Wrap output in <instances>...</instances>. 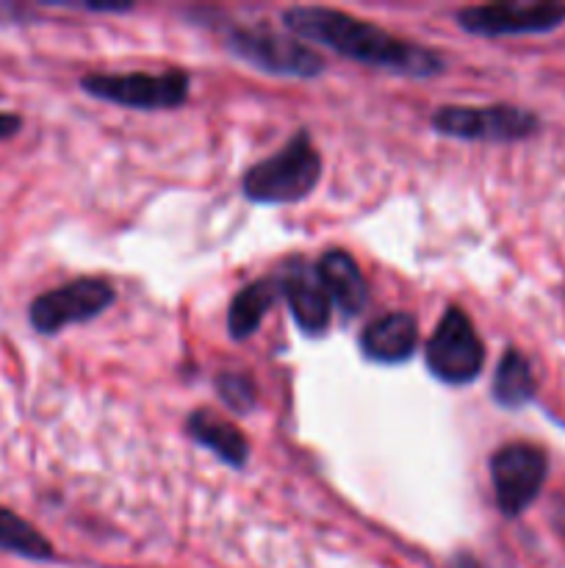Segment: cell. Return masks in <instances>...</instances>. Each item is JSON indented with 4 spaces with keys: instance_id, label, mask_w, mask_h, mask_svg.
<instances>
[{
    "instance_id": "obj_16",
    "label": "cell",
    "mask_w": 565,
    "mask_h": 568,
    "mask_svg": "<svg viewBox=\"0 0 565 568\" xmlns=\"http://www.w3.org/2000/svg\"><path fill=\"white\" fill-rule=\"evenodd\" d=\"M0 549L31 560L53 558V547H50L48 538L31 521H25L3 505H0Z\"/></svg>"
},
{
    "instance_id": "obj_12",
    "label": "cell",
    "mask_w": 565,
    "mask_h": 568,
    "mask_svg": "<svg viewBox=\"0 0 565 568\" xmlns=\"http://www.w3.org/2000/svg\"><path fill=\"white\" fill-rule=\"evenodd\" d=\"M321 286H325L330 303L341 308L343 316H358L369 303V286L360 272L358 261L343 250H327L316 264Z\"/></svg>"
},
{
    "instance_id": "obj_19",
    "label": "cell",
    "mask_w": 565,
    "mask_h": 568,
    "mask_svg": "<svg viewBox=\"0 0 565 568\" xmlns=\"http://www.w3.org/2000/svg\"><path fill=\"white\" fill-rule=\"evenodd\" d=\"M554 521H557L559 530L565 532V503H559V505H557V514H554Z\"/></svg>"
},
{
    "instance_id": "obj_8",
    "label": "cell",
    "mask_w": 565,
    "mask_h": 568,
    "mask_svg": "<svg viewBox=\"0 0 565 568\" xmlns=\"http://www.w3.org/2000/svg\"><path fill=\"white\" fill-rule=\"evenodd\" d=\"M541 120L515 105H443L432 114V128L443 136L515 142L537 131Z\"/></svg>"
},
{
    "instance_id": "obj_10",
    "label": "cell",
    "mask_w": 565,
    "mask_h": 568,
    "mask_svg": "<svg viewBox=\"0 0 565 568\" xmlns=\"http://www.w3.org/2000/svg\"><path fill=\"white\" fill-rule=\"evenodd\" d=\"M277 277H280L282 297H286L299 331L308 333V336H321L330 325L332 303L321 286L319 275H316V266L291 261V264L282 266Z\"/></svg>"
},
{
    "instance_id": "obj_2",
    "label": "cell",
    "mask_w": 565,
    "mask_h": 568,
    "mask_svg": "<svg viewBox=\"0 0 565 568\" xmlns=\"http://www.w3.org/2000/svg\"><path fill=\"white\" fill-rule=\"evenodd\" d=\"M321 178V155L316 150L308 131H297V136L277 150L271 159L260 161L244 175L242 192L253 203H299L316 189Z\"/></svg>"
},
{
    "instance_id": "obj_4",
    "label": "cell",
    "mask_w": 565,
    "mask_h": 568,
    "mask_svg": "<svg viewBox=\"0 0 565 568\" xmlns=\"http://www.w3.org/2000/svg\"><path fill=\"white\" fill-rule=\"evenodd\" d=\"M227 50L255 70L288 78H316L325 72V59L305 42L269 28H233L225 37Z\"/></svg>"
},
{
    "instance_id": "obj_17",
    "label": "cell",
    "mask_w": 565,
    "mask_h": 568,
    "mask_svg": "<svg viewBox=\"0 0 565 568\" xmlns=\"http://www.w3.org/2000/svg\"><path fill=\"white\" fill-rule=\"evenodd\" d=\"M216 392H219L222 403L230 410H236V414H249L258 405L255 383L247 375H238V372H222L216 377Z\"/></svg>"
},
{
    "instance_id": "obj_3",
    "label": "cell",
    "mask_w": 565,
    "mask_h": 568,
    "mask_svg": "<svg viewBox=\"0 0 565 568\" xmlns=\"http://www.w3.org/2000/svg\"><path fill=\"white\" fill-rule=\"evenodd\" d=\"M192 78L183 70H164L158 75L153 72H92L81 78V89L92 98L105 103L125 105V109H177L188 100Z\"/></svg>"
},
{
    "instance_id": "obj_18",
    "label": "cell",
    "mask_w": 565,
    "mask_h": 568,
    "mask_svg": "<svg viewBox=\"0 0 565 568\" xmlns=\"http://www.w3.org/2000/svg\"><path fill=\"white\" fill-rule=\"evenodd\" d=\"M22 128V120L9 111H0V139H11Z\"/></svg>"
},
{
    "instance_id": "obj_5",
    "label": "cell",
    "mask_w": 565,
    "mask_h": 568,
    "mask_svg": "<svg viewBox=\"0 0 565 568\" xmlns=\"http://www.w3.org/2000/svg\"><path fill=\"white\" fill-rule=\"evenodd\" d=\"M427 369L449 386H465L476 381L485 364V347L463 308H449L438 322L424 347Z\"/></svg>"
},
{
    "instance_id": "obj_11",
    "label": "cell",
    "mask_w": 565,
    "mask_h": 568,
    "mask_svg": "<svg viewBox=\"0 0 565 568\" xmlns=\"http://www.w3.org/2000/svg\"><path fill=\"white\" fill-rule=\"evenodd\" d=\"M419 344V322L408 311L386 314L360 333V349L374 364H404Z\"/></svg>"
},
{
    "instance_id": "obj_9",
    "label": "cell",
    "mask_w": 565,
    "mask_h": 568,
    "mask_svg": "<svg viewBox=\"0 0 565 568\" xmlns=\"http://www.w3.org/2000/svg\"><path fill=\"white\" fill-rule=\"evenodd\" d=\"M565 20V3H487L458 14L463 31L474 37H518L543 33Z\"/></svg>"
},
{
    "instance_id": "obj_7",
    "label": "cell",
    "mask_w": 565,
    "mask_h": 568,
    "mask_svg": "<svg viewBox=\"0 0 565 568\" xmlns=\"http://www.w3.org/2000/svg\"><path fill=\"white\" fill-rule=\"evenodd\" d=\"M548 475V458L535 444H507L491 458L496 505L507 519L524 514L541 494Z\"/></svg>"
},
{
    "instance_id": "obj_1",
    "label": "cell",
    "mask_w": 565,
    "mask_h": 568,
    "mask_svg": "<svg viewBox=\"0 0 565 568\" xmlns=\"http://www.w3.org/2000/svg\"><path fill=\"white\" fill-rule=\"evenodd\" d=\"M282 26L305 42L325 44L343 59L397 72L408 78H432L443 70V59L424 44L393 37L386 28L325 6H294L282 11Z\"/></svg>"
},
{
    "instance_id": "obj_14",
    "label": "cell",
    "mask_w": 565,
    "mask_h": 568,
    "mask_svg": "<svg viewBox=\"0 0 565 568\" xmlns=\"http://www.w3.org/2000/svg\"><path fill=\"white\" fill-rule=\"evenodd\" d=\"M282 297L280 277H260L253 281L249 286H244L242 292L233 297L230 308H227V331L233 338H249L258 325L264 322V316L269 314L271 305Z\"/></svg>"
},
{
    "instance_id": "obj_15",
    "label": "cell",
    "mask_w": 565,
    "mask_h": 568,
    "mask_svg": "<svg viewBox=\"0 0 565 568\" xmlns=\"http://www.w3.org/2000/svg\"><path fill=\"white\" fill-rule=\"evenodd\" d=\"M535 375H532V366L518 349L510 347L502 355L496 366V375H493V399H496L502 408H524L532 397H535Z\"/></svg>"
},
{
    "instance_id": "obj_6",
    "label": "cell",
    "mask_w": 565,
    "mask_h": 568,
    "mask_svg": "<svg viewBox=\"0 0 565 568\" xmlns=\"http://www.w3.org/2000/svg\"><path fill=\"white\" fill-rule=\"evenodd\" d=\"M114 300L116 292L109 281H103V277H78V281L39 294L31 303L28 320H31L33 331L53 336L64 327L78 325V322L94 320L103 311H109Z\"/></svg>"
},
{
    "instance_id": "obj_13",
    "label": "cell",
    "mask_w": 565,
    "mask_h": 568,
    "mask_svg": "<svg viewBox=\"0 0 565 568\" xmlns=\"http://www.w3.org/2000/svg\"><path fill=\"white\" fill-rule=\"evenodd\" d=\"M186 433L199 444V447L210 449L219 460H225L233 469H242L249 460V442L233 422L219 416L210 408H197L188 414Z\"/></svg>"
}]
</instances>
